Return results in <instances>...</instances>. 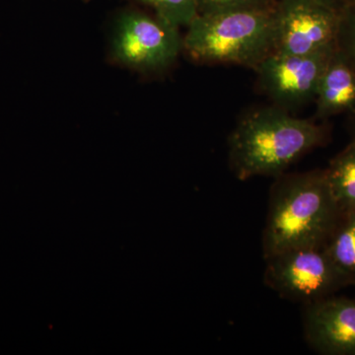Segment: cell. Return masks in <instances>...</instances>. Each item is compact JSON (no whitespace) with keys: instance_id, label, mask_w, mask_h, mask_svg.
<instances>
[{"instance_id":"obj_4","label":"cell","mask_w":355,"mask_h":355,"mask_svg":"<svg viewBox=\"0 0 355 355\" xmlns=\"http://www.w3.org/2000/svg\"><path fill=\"white\" fill-rule=\"evenodd\" d=\"M266 261V286L291 300L309 304L352 286L324 248H297Z\"/></svg>"},{"instance_id":"obj_11","label":"cell","mask_w":355,"mask_h":355,"mask_svg":"<svg viewBox=\"0 0 355 355\" xmlns=\"http://www.w3.org/2000/svg\"><path fill=\"white\" fill-rule=\"evenodd\" d=\"M323 248L352 286H355V210L343 212Z\"/></svg>"},{"instance_id":"obj_16","label":"cell","mask_w":355,"mask_h":355,"mask_svg":"<svg viewBox=\"0 0 355 355\" xmlns=\"http://www.w3.org/2000/svg\"><path fill=\"white\" fill-rule=\"evenodd\" d=\"M354 139L355 140V125H354Z\"/></svg>"},{"instance_id":"obj_10","label":"cell","mask_w":355,"mask_h":355,"mask_svg":"<svg viewBox=\"0 0 355 355\" xmlns=\"http://www.w3.org/2000/svg\"><path fill=\"white\" fill-rule=\"evenodd\" d=\"M324 174L340 211L355 210L354 139L331 161Z\"/></svg>"},{"instance_id":"obj_2","label":"cell","mask_w":355,"mask_h":355,"mask_svg":"<svg viewBox=\"0 0 355 355\" xmlns=\"http://www.w3.org/2000/svg\"><path fill=\"white\" fill-rule=\"evenodd\" d=\"M323 128L275 106L246 114L229 137V160L242 181L279 177L304 154L323 144Z\"/></svg>"},{"instance_id":"obj_3","label":"cell","mask_w":355,"mask_h":355,"mask_svg":"<svg viewBox=\"0 0 355 355\" xmlns=\"http://www.w3.org/2000/svg\"><path fill=\"white\" fill-rule=\"evenodd\" d=\"M275 7L198 14L183 37V50L197 62L254 69L273 51Z\"/></svg>"},{"instance_id":"obj_7","label":"cell","mask_w":355,"mask_h":355,"mask_svg":"<svg viewBox=\"0 0 355 355\" xmlns=\"http://www.w3.org/2000/svg\"><path fill=\"white\" fill-rule=\"evenodd\" d=\"M340 11L308 0H279L272 53L310 55L336 43Z\"/></svg>"},{"instance_id":"obj_1","label":"cell","mask_w":355,"mask_h":355,"mask_svg":"<svg viewBox=\"0 0 355 355\" xmlns=\"http://www.w3.org/2000/svg\"><path fill=\"white\" fill-rule=\"evenodd\" d=\"M342 214L324 170L280 175L270 191L263 258L297 248H323Z\"/></svg>"},{"instance_id":"obj_8","label":"cell","mask_w":355,"mask_h":355,"mask_svg":"<svg viewBox=\"0 0 355 355\" xmlns=\"http://www.w3.org/2000/svg\"><path fill=\"white\" fill-rule=\"evenodd\" d=\"M305 338L319 354L355 355V298L331 295L306 304Z\"/></svg>"},{"instance_id":"obj_12","label":"cell","mask_w":355,"mask_h":355,"mask_svg":"<svg viewBox=\"0 0 355 355\" xmlns=\"http://www.w3.org/2000/svg\"><path fill=\"white\" fill-rule=\"evenodd\" d=\"M153 7L158 17L179 28L190 25L198 16L197 0H140Z\"/></svg>"},{"instance_id":"obj_9","label":"cell","mask_w":355,"mask_h":355,"mask_svg":"<svg viewBox=\"0 0 355 355\" xmlns=\"http://www.w3.org/2000/svg\"><path fill=\"white\" fill-rule=\"evenodd\" d=\"M314 101L319 118L355 113V67L338 46L321 77Z\"/></svg>"},{"instance_id":"obj_5","label":"cell","mask_w":355,"mask_h":355,"mask_svg":"<svg viewBox=\"0 0 355 355\" xmlns=\"http://www.w3.org/2000/svg\"><path fill=\"white\" fill-rule=\"evenodd\" d=\"M183 50L179 28L146 14H123L112 37V55L116 62L140 72L161 71L174 64Z\"/></svg>"},{"instance_id":"obj_14","label":"cell","mask_w":355,"mask_h":355,"mask_svg":"<svg viewBox=\"0 0 355 355\" xmlns=\"http://www.w3.org/2000/svg\"><path fill=\"white\" fill-rule=\"evenodd\" d=\"M277 0H197L198 14H211L238 9L273 7Z\"/></svg>"},{"instance_id":"obj_13","label":"cell","mask_w":355,"mask_h":355,"mask_svg":"<svg viewBox=\"0 0 355 355\" xmlns=\"http://www.w3.org/2000/svg\"><path fill=\"white\" fill-rule=\"evenodd\" d=\"M336 46L355 67V0L340 11Z\"/></svg>"},{"instance_id":"obj_6","label":"cell","mask_w":355,"mask_h":355,"mask_svg":"<svg viewBox=\"0 0 355 355\" xmlns=\"http://www.w3.org/2000/svg\"><path fill=\"white\" fill-rule=\"evenodd\" d=\"M336 50V43L310 55L270 53L254 69L261 90L284 110L313 101Z\"/></svg>"},{"instance_id":"obj_15","label":"cell","mask_w":355,"mask_h":355,"mask_svg":"<svg viewBox=\"0 0 355 355\" xmlns=\"http://www.w3.org/2000/svg\"><path fill=\"white\" fill-rule=\"evenodd\" d=\"M308 1L315 2V3L328 7V8L334 9V10L342 11L347 4H349L354 0H308Z\"/></svg>"}]
</instances>
